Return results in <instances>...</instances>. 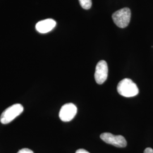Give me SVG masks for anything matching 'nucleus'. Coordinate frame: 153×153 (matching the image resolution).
<instances>
[{"label": "nucleus", "mask_w": 153, "mask_h": 153, "mask_svg": "<svg viewBox=\"0 0 153 153\" xmlns=\"http://www.w3.org/2000/svg\"><path fill=\"white\" fill-rule=\"evenodd\" d=\"M117 91L121 95L125 97H133L139 93L137 85L131 79L125 78L118 83Z\"/></svg>", "instance_id": "1"}, {"label": "nucleus", "mask_w": 153, "mask_h": 153, "mask_svg": "<svg viewBox=\"0 0 153 153\" xmlns=\"http://www.w3.org/2000/svg\"><path fill=\"white\" fill-rule=\"evenodd\" d=\"M108 71L107 62L104 60L100 61L96 66L94 76L97 83L101 85L106 81L108 76Z\"/></svg>", "instance_id": "5"}, {"label": "nucleus", "mask_w": 153, "mask_h": 153, "mask_svg": "<svg viewBox=\"0 0 153 153\" xmlns=\"http://www.w3.org/2000/svg\"><path fill=\"white\" fill-rule=\"evenodd\" d=\"M76 112L77 108L74 104L67 103L61 107L59 112V117L62 121H70L74 117Z\"/></svg>", "instance_id": "6"}, {"label": "nucleus", "mask_w": 153, "mask_h": 153, "mask_svg": "<svg viewBox=\"0 0 153 153\" xmlns=\"http://www.w3.org/2000/svg\"><path fill=\"white\" fill-rule=\"evenodd\" d=\"M56 25V22L52 19H47L39 22L36 25V29L39 33H45L52 30Z\"/></svg>", "instance_id": "7"}, {"label": "nucleus", "mask_w": 153, "mask_h": 153, "mask_svg": "<svg viewBox=\"0 0 153 153\" xmlns=\"http://www.w3.org/2000/svg\"><path fill=\"white\" fill-rule=\"evenodd\" d=\"M17 153H33V151L27 148H24L20 150Z\"/></svg>", "instance_id": "9"}, {"label": "nucleus", "mask_w": 153, "mask_h": 153, "mask_svg": "<svg viewBox=\"0 0 153 153\" xmlns=\"http://www.w3.org/2000/svg\"><path fill=\"white\" fill-rule=\"evenodd\" d=\"M143 153H153V149L150 148H146L145 150Z\"/></svg>", "instance_id": "11"}, {"label": "nucleus", "mask_w": 153, "mask_h": 153, "mask_svg": "<svg viewBox=\"0 0 153 153\" xmlns=\"http://www.w3.org/2000/svg\"><path fill=\"white\" fill-rule=\"evenodd\" d=\"M76 153H90L88 152L87 150H85V149H78V150H77L76 151Z\"/></svg>", "instance_id": "10"}, {"label": "nucleus", "mask_w": 153, "mask_h": 153, "mask_svg": "<svg viewBox=\"0 0 153 153\" xmlns=\"http://www.w3.org/2000/svg\"><path fill=\"white\" fill-rule=\"evenodd\" d=\"M100 137L104 142L117 148H125L127 145L126 138L120 135L116 136L105 132L102 133Z\"/></svg>", "instance_id": "4"}, {"label": "nucleus", "mask_w": 153, "mask_h": 153, "mask_svg": "<svg viewBox=\"0 0 153 153\" xmlns=\"http://www.w3.org/2000/svg\"><path fill=\"white\" fill-rule=\"evenodd\" d=\"M79 2L82 8L86 10L90 9L92 6L91 0H79Z\"/></svg>", "instance_id": "8"}, {"label": "nucleus", "mask_w": 153, "mask_h": 153, "mask_svg": "<svg viewBox=\"0 0 153 153\" xmlns=\"http://www.w3.org/2000/svg\"><path fill=\"white\" fill-rule=\"evenodd\" d=\"M23 111V107L21 104H15L8 107L2 112L0 117L2 124L10 123Z\"/></svg>", "instance_id": "2"}, {"label": "nucleus", "mask_w": 153, "mask_h": 153, "mask_svg": "<svg viewBox=\"0 0 153 153\" xmlns=\"http://www.w3.org/2000/svg\"><path fill=\"white\" fill-rule=\"evenodd\" d=\"M112 17L116 26L120 28H125L128 26L131 21V11L128 7L123 8L115 12Z\"/></svg>", "instance_id": "3"}]
</instances>
